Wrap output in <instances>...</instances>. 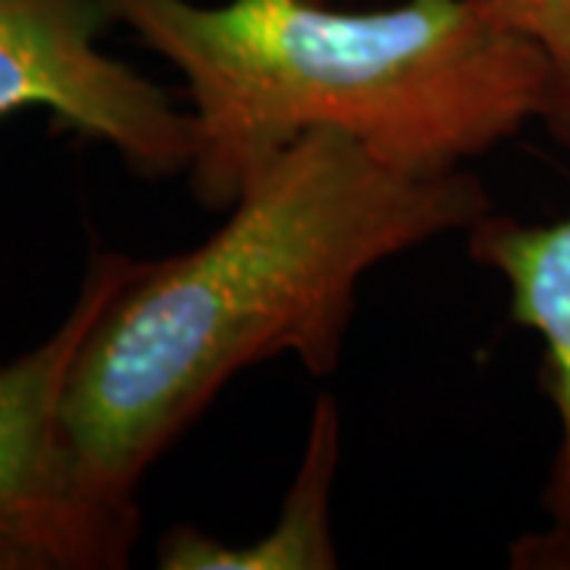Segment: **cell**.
Returning a JSON list of instances; mask_svg holds the SVG:
<instances>
[{
	"label": "cell",
	"instance_id": "obj_2",
	"mask_svg": "<svg viewBox=\"0 0 570 570\" xmlns=\"http://www.w3.org/2000/svg\"><path fill=\"white\" fill-rule=\"evenodd\" d=\"M187 82L204 209L311 130H343L384 163L444 175L485 156L549 96L542 51L482 0H102Z\"/></svg>",
	"mask_w": 570,
	"mask_h": 570
},
{
	"label": "cell",
	"instance_id": "obj_5",
	"mask_svg": "<svg viewBox=\"0 0 570 570\" xmlns=\"http://www.w3.org/2000/svg\"><path fill=\"white\" fill-rule=\"evenodd\" d=\"M466 247L475 264L504 279L513 324L542 340L546 390L558 415V450L542 491L549 527L523 535L510 561L523 570H570V213L558 223L489 213L466 228Z\"/></svg>",
	"mask_w": 570,
	"mask_h": 570
},
{
	"label": "cell",
	"instance_id": "obj_7",
	"mask_svg": "<svg viewBox=\"0 0 570 570\" xmlns=\"http://www.w3.org/2000/svg\"><path fill=\"white\" fill-rule=\"evenodd\" d=\"M513 32L530 39L549 63V96L539 121L570 146V0H482Z\"/></svg>",
	"mask_w": 570,
	"mask_h": 570
},
{
	"label": "cell",
	"instance_id": "obj_1",
	"mask_svg": "<svg viewBox=\"0 0 570 570\" xmlns=\"http://www.w3.org/2000/svg\"><path fill=\"white\" fill-rule=\"evenodd\" d=\"M491 213L466 168L415 175L311 130L242 187L204 245L140 269L86 330L58 409L70 568H124L142 475L245 367L340 365L367 269Z\"/></svg>",
	"mask_w": 570,
	"mask_h": 570
},
{
	"label": "cell",
	"instance_id": "obj_4",
	"mask_svg": "<svg viewBox=\"0 0 570 570\" xmlns=\"http://www.w3.org/2000/svg\"><path fill=\"white\" fill-rule=\"evenodd\" d=\"M140 261L99 250L63 324L0 367V568H70L58 409L70 362Z\"/></svg>",
	"mask_w": 570,
	"mask_h": 570
},
{
	"label": "cell",
	"instance_id": "obj_6",
	"mask_svg": "<svg viewBox=\"0 0 570 570\" xmlns=\"http://www.w3.org/2000/svg\"><path fill=\"white\" fill-rule=\"evenodd\" d=\"M343 422L333 396H317L311 412L305 453L283 510L266 535L247 546H228L194 527H175L159 542L165 570H330L340 568L333 542V489L340 469Z\"/></svg>",
	"mask_w": 570,
	"mask_h": 570
},
{
	"label": "cell",
	"instance_id": "obj_3",
	"mask_svg": "<svg viewBox=\"0 0 570 570\" xmlns=\"http://www.w3.org/2000/svg\"><path fill=\"white\" fill-rule=\"evenodd\" d=\"M102 0H0V121L45 108L82 140L108 142L146 181L187 175L194 118L163 86L105 55Z\"/></svg>",
	"mask_w": 570,
	"mask_h": 570
}]
</instances>
